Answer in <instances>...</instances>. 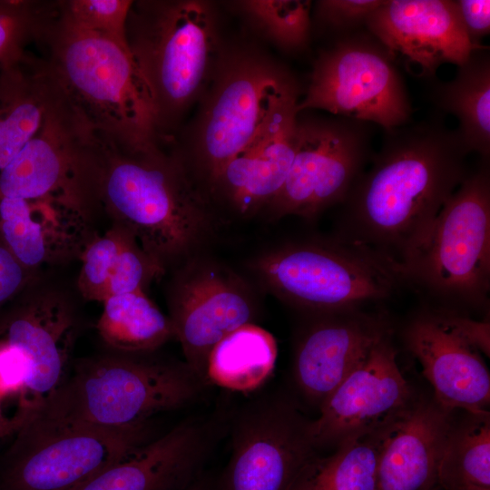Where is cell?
<instances>
[{
  "label": "cell",
  "mask_w": 490,
  "mask_h": 490,
  "mask_svg": "<svg viewBox=\"0 0 490 490\" xmlns=\"http://www.w3.org/2000/svg\"><path fill=\"white\" fill-rule=\"evenodd\" d=\"M72 183L90 216L100 211L127 230L164 270L188 256L209 230L206 200L162 142L137 148L79 124Z\"/></svg>",
  "instance_id": "1"
},
{
  "label": "cell",
  "mask_w": 490,
  "mask_h": 490,
  "mask_svg": "<svg viewBox=\"0 0 490 490\" xmlns=\"http://www.w3.org/2000/svg\"><path fill=\"white\" fill-rule=\"evenodd\" d=\"M468 152L443 114L384 130L371 166L345 201L344 240L376 252L399 272L437 214L468 174Z\"/></svg>",
  "instance_id": "2"
},
{
  "label": "cell",
  "mask_w": 490,
  "mask_h": 490,
  "mask_svg": "<svg viewBox=\"0 0 490 490\" xmlns=\"http://www.w3.org/2000/svg\"><path fill=\"white\" fill-rule=\"evenodd\" d=\"M34 43L58 96L83 125L146 148L162 142L149 91L129 48L77 28L56 1Z\"/></svg>",
  "instance_id": "3"
},
{
  "label": "cell",
  "mask_w": 490,
  "mask_h": 490,
  "mask_svg": "<svg viewBox=\"0 0 490 490\" xmlns=\"http://www.w3.org/2000/svg\"><path fill=\"white\" fill-rule=\"evenodd\" d=\"M126 39L149 91L159 137L173 140L208 87L220 55L214 5L202 0H139Z\"/></svg>",
  "instance_id": "4"
},
{
  "label": "cell",
  "mask_w": 490,
  "mask_h": 490,
  "mask_svg": "<svg viewBox=\"0 0 490 490\" xmlns=\"http://www.w3.org/2000/svg\"><path fill=\"white\" fill-rule=\"evenodd\" d=\"M78 360L40 407L41 416L112 430H142L153 416L192 402L204 381L186 364L142 356Z\"/></svg>",
  "instance_id": "5"
},
{
  "label": "cell",
  "mask_w": 490,
  "mask_h": 490,
  "mask_svg": "<svg viewBox=\"0 0 490 490\" xmlns=\"http://www.w3.org/2000/svg\"><path fill=\"white\" fill-rule=\"evenodd\" d=\"M292 76L258 47L223 44L193 118L170 144L201 193L253 139Z\"/></svg>",
  "instance_id": "6"
},
{
  "label": "cell",
  "mask_w": 490,
  "mask_h": 490,
  "mask_svg": "<svg viewBox=\"0 0 490 490\" xmlns=\"http://www.w3.org/2000/svg\"><path fill=\"white\" fill-rule=\"evenodd\" d=\"M489 160L446 201L422 243L399 268L437 298L482 306L490 289Z\"/></svg>",
  "instance_id": "7"
},
{
  "label": "cell",
  "mask_w": 490,
  "mask_h": 490,
  "mask_svg": "<svg viewBox=\"0 0 490 490\" xmlns=\"http://www.w3.org/2000/svg\"><path fill=\"white\" fill-rule=\"evenodd\" d=\"M253 268L276 296L320 313L386 299L403 279L389 261L344 239L290 244L262 255Z\"/></svg>",
  "instance_id": "8"
},
{
  "label": "cell",
  "mask_w": 490,
  "mask_h": 490,
  "mask_svg": "<svg viewBox=\"0 0 490 490\" xmlns=\"http://www.w3.org/2000/svg\"><path fill=\"white\" fill-rule=\"evenodd\" d=\"M0 456V490H74L144 444L112 430L33 413Z\"/></svg>",
  "instance_id": "9"
},
{
  "label": "cell",
  "mask_w": 490,
  "mask_h": 490,
  "mask_svg": "<svg viewBox=\"0 0 490 490\" xmlns=\"http://www.w3.org/2000/svg\"><path fill=\"white\" fill-rule=\"evenodd\" d=\"M321 110L379 125L412 120L413 108L397 64L370 34L343 35L315 60L298 113Z\"/></svg>",
  "instance_id": "10"
},
{
  "label": "cell",
  "mask_w": 490,
  "mask_h": 490,
  "mask_svg": "<svg viewBox=\"0 0 490 490\" xmlns=\"http://www.w3.org/2000/svg\"><path fill=\"white\" fill-rule=\"evenodd\" d=\"M373 125L299 112L293 162L281 190L266 209L269 215L313 219L343 202L372 156Z\"/></svg>",
  "instance_id": "11"
},
{
  "label": "cell",
  "mask_w": 490,
  "mask_h": 490,
  "mask_svg": "<svg viewBox=\"0 0 490 490\" xmlns=\"http://www.w3.org/2000/svg\"><path fill=\"white\" fill-rule=\"evenodd\" d=\"M234 420L230 458L217 490H293L316 458L310 421L290 403L269 397Z\"/></svg>",
  "instance_id": "12"
},
{
  "label": "cell",
  "mask_w": 490,
  "mask_h": 490,
  "mask_svg": "<svg viewBox=\"0 0 490 490\" xmlns=\"http://www.w3.org/2000/svg\"><path fill=\"white\" fill-rule=\"evenodd\" d=\"M300 89L295 76L282 87L250 143L226 163L201 191L211 211L220 206L249 217L266 210L291 167Z\"/></svg>",
  "instance_id": "13"
},
{
  "label": "cell",
  "mask_w": 490,
  "mask_h": 490,
  "mask_svg": "<svg viewBox=\"0 0 490 490\" xmlns=\"http://www.w3.org/2000/svg\"><path fill=\"white\" fill-rule=\"evenodd\" d=\"M169 319L186 364L204 381L212 348L236 328L253 323L257 309L245 282L228 269L191 261L170 287Z\"/></svg>",
  "instance_id": "14"
},
{
  "label": "cell",
  "mask_w": 490,
  "mask_h": 490,
  "mask_svg": "<svg viewBox=\"0 0 490 490\" xmlns=\"http://www.w3.org/2000/svg\"><path fill=\"white\" fill-rule=\"evenodd\" d=\"M416 400L401 373L387 332L366 358L319 405L309 430L316 449L380 428L401 416Z\"/></svg>",
  "instance_id": "15"
},
{
  "label": "cell",
  "mask_w": 490,
  "mask_h": 490,
  "mask_svg": "<svg viewBox=\"0 0 490 490\" xmlns=\"http://www.w3.org/2000/svg\"><path fill=\"white\" fill-rule=\"evenodd\" d=\"M365 26L396 64L432 81L442 64L460 66L485 47L470 41L455 0H383Z\"/></svg>",
  "instance_id": "16"
},
{
  "label": "cell",
  "mask_w": 490,
  "mask_h": 490,
  "mask_svg": "<svg viewBox=\"0 0 490 490\" xmlns=\"http://www.w3.org/2000/svg\"><path fill=\"white\" fill-rule=\"evenodd\" d=\"M405 340L441 407L487 412L490 375L481 351L465 334L460 315L448 310L421 314L407 326Z\"/></svg>",
  "instance_id": "17"
},
{
  "label": "cell",
  "mask_w": 490,
  "mask_h": 490,
  "mask_svg": "<svg viewBox=\"0 0 490 490\" xmlns=\"http://www.w3.org/2000/svg\"><path fill=\"white\" fill-rule=\"evenodd\" d=\"M74 192L35 199L0 196V240L28 270L80 259L93 237Z\"/></svg>",
  "instance_id": "18"
},
{
  "label": "cell",
  "mask_w": 490,
  "mask_h": 490,
  "mask_svg": "<svg viewBox=\"0 0 490 490\" xmlns=\"http://www.w3.org/2000/svg\"><path fill=\"white\" fill-rule=\"evenodd\" d=\"M78 327L70 301L47 289L31 294L4 322L0 339L17 348L28 362L24 394L34 412L68 374Z\"/></svg>",
  "instance_id": "19"
},
{
  "label": "cell",
  "mask_w": 490,
  "mask_h": 490,
  "mask_svg": "<svg viewBox=\"0 0 490 490\" xmlns=\"http://www.w3.org/2000/svg\"><path fill=\"white\" fill-rule=\"evenodd\" d=\"M219 430L216 419L185 420L74 490H185L200 477Z\"/></svg>",
  "instance_id": "20"
},
{
  "label": "cell",
  "mask_w": 490,
  "mask_h": 490,
  "mask_svg": "<svg viewBox=\"0 0 490 490\" xmlns=\"http://www.w3.org/2000/svg\"><path fill=\"white\" fill-rule=\"evenodd\" d=\"M325 314L299 340L294 358L299 387L319 405L389 332L383 319L358 309Z\"/></svg>",
  "instance_id": "21"
},
{
  "label": "cell",
  "mask_w": 490,
  "mask_h": 490,
  "mask_svg": "<svg viewBox=\"0 0 490 490\" xmlns=\"http://www.w3.org/2000/svg\"><path fill=\"white\" fill-rule=\"evenodd\" d=\"M453 414L416 398L392 422L379 461V490H438V466Z\"/></svg>",
  "instance_id": "22"
},
{
  "label": "cell",
  "mask_w": 490,
  "mask_h": 490,
  "mask_svg": "<svg viewBox=\"0 0 490 490\" xmlns=\"http://www.w3.org/2000/svg\"><path fill=\"white\" fill-rule=\"evenodd\" d=\"M77 122L63 101L41 130L0 172V196L35 199L73 190V160Z\"/></svg>",
  "instance_id": "23"
},
{
  "label": "cell",
  "mask_w": 490,
  "mask_h": 490,
  "mask_svg": "<svg viewBox=\"0 0 490 490\" xmlns=\"http://www.w3.org/2000/svg\"><path fill=\"white\" fill-rule=\"evenodd\" d=\"M80 260L78 290L84 299L101 303L119 294L145 292L165 271L131 232L116 224L103 235L94 233Z\"/></svg>",
  "instance_id": "24"
},
{
  "label": "cell",
  "mask_w": 490,
  "mask_h": 490,
  "mask_svg": "<svg viewBox=\"0 0 490 490\" xmlns=\"http://www.w3.org/2000/svg\"><path fill=\"white\" fill-rule=\"evenodd\" d=\"M54 102L38 57L25 53L0 69V172L41 130Z\"/></svg>",
  "instance_id": "25"
},
{
  "label": "cell",
  "mask_w": 490,
  "mask_h": 490,
  "mask_svg": "<svg viewBox=\"0 0 490 490\" xmlns=\"http://www.w3.org/2000/svg\"><path fill=\"white\" fill-rule=\"evenodd\" d=\"M448 82L432 81L430 100L436 112L454 115L456 128L469 152L490 158V54L475 50Z\"/></svg>",
  "instance_id": "26"
},
{
  "label": "cell",
  "mask_w": 490,
  "mask_h": 490,
  "mask_svg": "<svg viewBox=\"0 0 490 490\" xmlns=\"http://www.w3.org/2000/svg\"><path fill=\"white\" fill-rule=\"evenodd\" d=\"M277 356L272 334L254 323L245 324L212 348L205 380L231 391H253L272 374Z\"/></svg>",
  "instance_id": "27"
},
{
  "label": "cell",
  "mask_w": 490,
  "mask_h": 490,
  "mask_svg": "<svg viewBox=\"0 0 490 490\" xmlns=\"http://www.w3.org/2000/svg\"><path fill=\"white\" fill-rule=\"evenodd\" d=\"M96 322L101 338L122 353H151L174 338L172 323L144 291L106 299Z\"/></svg>",
  "instance_id": "28"
},
{
  "label": "cell",
  "mask_w": 490,
  "mask_h": 490,
  "mask_svg": "<svg viewBox=\"0 0 490 490\" xmlns=\"http://www.w3.org/2000/svg\"><path fill=\"white\" fill-rule=\"evenodd\" d=\"M392 422L342 442L328 457H316L297 485L306 490H379V461Z\"/></svg>",
  "instance_id": "29"
},
{
  "label": "cell",
  "mask_w": 490,
  "mask_h": 490,
  "mask_svg": "<svg viewBox=\"0 0 490 490\" xmlns=\"http://www.w3.org/2000/svg\"><path fill=\"white\" fill-rule=\"evenodd\" d=\"M466 415L453 420L442 451L437 478L443 490H490L489 412Z\"/></svg>",
  "instance_id": "30"
},
{
  "label": "cell",
  "mask_w": 490,
  "mask_h": 490,
  "mask_svg": "<svg viewBox=\"0 0 490 490\" xmlns=\"http://www.w3.org/2000/svg\"><path fill=\"white\" fill-rule=\"evenodd\" d=\"M261 35L286 52L303 50L309 40V0H241L230 2Z\"/></svg>",
  "instance_id": "31"
},
{
  "label": "cell",
  "mask_w": 490,
  "mask_h": 490,
  "mask_svg": "<svg viewBox=\"0 0 490 490\" xmlns=\"http://www.w3.org/2000/svg\"><path fill=\"white\" fill-rule=\"evenodd\" d=\"M51 1L0 0V69L20 58L36 33Z\"/></svg>",
  "instance_id": "32"
},
{
  "label": "cell",
  "mask_w": 490,
  "mask_h": 490,
  "mask_svg": "<svg viewBox=\"0 0 490 490\" xmlns=\"http://www.w3.org/2000/svg\"><path fill=\"white\" fill-rule=\"evenodd\" d=\"M132 0L56 1L59 15L82 30L106 36L128 47L126 24Z\"/></svg>",
  "instance_id": "33"
},
{
  "label": "cell",
  "mask_w": 490,
  "mask_h": 490,
  "mask_svg": "<svg viewBox=\"0 0 490 490\" xmlns=\"http://www.w3.org/2000/svg\"><path fill=\"white\" fill-rule=\"evenodd\" d=\"M383 0H319L314 7V16L320 25L338 33L352 34L365 25L368 15Z\"/></svg>",
  "instance_id": "34"
},
{
  "label": "cell",
  "mask_w": 490,
  "mask_h": 490,
  "mask_svg": "<svg viewBox=\"0 0 490 490\" xmlns=\"http://www.w3.org/2000/svg\"><path fill=\"white\" fill-rule=\"evenodd\" d=\"M28 375L29 366L24 355L0 339V400L16 396L26 408L32 409L24 394Z\"/></svg>",
  "instance_id": "35"
},
{
  "label": "cell",
  "mask_w": 490,
  "mask_h": 490,
  "mask_svg": "<svg viewBox=\"0 0 490 490\" xmlns=\"http://www.w3.org/2000/svg\"><path fill=\"white\" fill-rule=\"evenodd\" d=\"M455 5L470 41L475 45H484L481 39L490 33V1L455 0Z\"/></svg>",
  "instance_id": "36"
},
{
  "label": "cell",
  "mask_w": 490,
  "mask_h": 490,
  "mask_svg": "<svg viewBox=\"0 0 490 490\" xmlns=\"http://www.w3.org/2000/svg\"><path fill=\"white\" fill-rule=\"evenodd\" d=\"M25 269L0 240V307L17 295L32 279Z\"/></svg>",
  "instance_id": "37"
},
{
  "label": "cell",
  "mask_w": 490,
  "mask_h": 490,
  "mask_svg": "<svg viewBox=\"0 0 490 490\" xmlns=\"http://www.w3.org/2000/svg\"><path fill=\"white\" fill-rule=\"evenodd\" d=\"M185 490H211V487L205 480L199 477Z\"/></svg>",
  "instance_id": "38"
},
{
  "label": "cell",
  "mask_w": 490,
  "mask_h": 490,
  "mask_svg": "<svg viewBox=\"0 0 490 490\" xmlns=\"http://www.w3.org/2000/svg\"><path fill=\"white\" fill-rule=\"evenodd\" d=\"M293 490H306L299 485H296Z\"/></svg>",
  "instance_id": "39"
}]
</instances>
